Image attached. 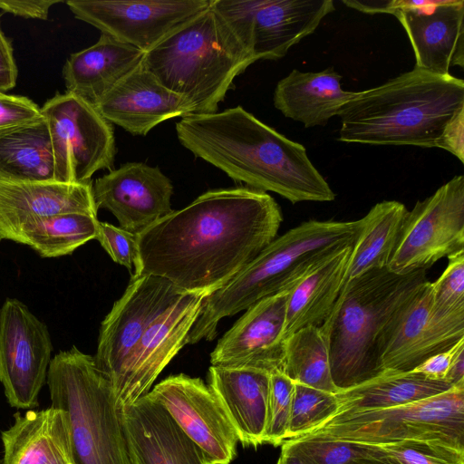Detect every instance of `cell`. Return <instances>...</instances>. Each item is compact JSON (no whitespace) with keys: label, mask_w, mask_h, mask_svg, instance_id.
I'll list each match as a JSON object with an SVG mask.
<instances>
[{"label":"cell","mask_w":464,"mask_h":464,"mask_svg":"<svg viewBox=\"0 0 464 464\" xmlns=\"http://www.w3.org/2000/svg\"><path fill=\"white\" fill-rule=\"evenodd\" d=\"M281 208L268 193L211 189L137 235L134 276L162 277L186 293L224 286L276 237Z\"/></svg>","instance_id":"1"},{"label":"cell","mask_w":464,"mask_h":464,"mask_svg":"<svg viewBox=\"0 0 464 464\" xmlns=\"http://www.w3.org/2000/svg\"><path fill=\"white\" fill-rule=\"evenodd\" d=\"M180 144L237 182L272 191L295 204L328 202L335 193L301 143L289 140L241 106L189 114L176 124Z\"/></svg>","instance_id":"2"},{"label":"cell","mask_w":464,"mask_h":464,"mask_svg":"<svg viewBox=\"0 0 464 464\" xmlns=\"http://www.w3.org/2000/svg\"><path fill=\"white\" fill-rule=\"evenodd\" d=\"M464 110V82L417 67L357 92L339 113L338 140L438 148L449 122Z\"/></svg>","instance_id":"3"},{"label":"cell","mask_w":464,"mask_h":464,"mask_svg":"<svg viewBox=\"0 0 464 464\" xmlns=\"http://www.w3.org/2000/svg\"><path fill=\"white\" fill-rule=\"evenodd\" d=\"M362 225V218L308 220L276 237L228 283L205 297L186 344L214 339L221 319L289 288L324 257L353 245Z\"/></svg>","instance_id":"4"},{"label":"cell","mask_w":464,"mask_h":464,"mask_svg":"<svg viewBox=\"0 0 464 464\" xmlns=\"http://www.w3.org/2000/svg\"><path fill=\"white\" fill-rule=\"evenodd\" d=\"M426 270L396 274L372 269L347 281L320 325L329 346L331 374L339 391L383 372L377 343L396 311L427 281Z\"/></svg>","instance_id":"5"},{"label":"cell","mask_w":464,"mask_h":464,"mask_svg":"<svg viewBox=\"0 0 464 464\" xmlns=\"http://www.w3.org/2000/svg\"><path fill=\"white\" fill-rule=\"evenodd\" d=\"M255 63L210 5L144 54L141 65L186 99L193 114L218 111L237 76Z\"/></svg>","instance_id":"6"},{"label":"cell","mask_w":464,"mask_h":464,"mask_svg":"<svg viewBox=\"0 0 464 464\" xmlns=\"http://www.w3.org/2000/svg\"><path fill=\"white\" fill-rule=\"evenodd\" d=\"M46 382L51 406L68 425L73 464H131L121 410L93 356L75 346L60 352Z\"/></svg>","instance_id":"7"},{"label":"cell","mask_w":464,"mask_h":464,"mask_svg":"<svg viewBox=\"0 0 464 464\" xmlns=\"http://www.w3.org/2000/svg\"><path fill=\"white\" fill-rule=\"evenodd\" d=\"M306 435L372 445L430 440L464 451V382L408 404L335 414Z\"/></svg>","instance_id":"8"},{"label":"cell","mask_w":464,"mask_h":464,"mask_svg":"<svg viewBox=\"0 0 464 464\" xmlns=\"http://www.w3.org/2000/svg\"><path fill=\"white\" fill-rule=\"evenodd\" d=\"M50 133L54 180L90 182L100 169L113 167V126L97 109L69 93L57 94L41 108Z\"/></svg>","instance_id":"9"},{"label":"cell","mask_w":464,"mask_h":464,"mask_svg":"<svg viewBox=\"0 0 464 464\" xmlns=\"http://www.w3.org/2000/svg\"><path fill=\"white\" fill-rule=\"evenodd\" d=\"M256 61L283 58L334 11L332 0H211Z\"/></svg>","instance_id":"10"},{"label":"cell","mask_w":464,"mask_h":464,"mask_svg":"<svg viewBox=\"0 0 464 464\" xmlns=\"http://www.w3.org/2000/svg\"><path fill=\"white\" fill-rule=\"evenodd\" d=\"M464 250V176L458 175L408 210L388 265L396 274L427 270Z\"/></svg>","instance_id":"11"},{"label":"cell","mask_w":464,"mask_h":464,"mask_svg":"<svg viewBox=\"0 0 464 464\" xmlns=\"http://www.w3.org/2000/svg\"><path fill=\"white\" fill-rule=\"evenodd\" d=\"M464 339V311L440 313L433 307L426 281L392 315L378 340L382 371H413L429 357Z\"/></svg>","instance_id":"12"},{"label":"cell","mask_w":464,"mask_h":464,"mask_svg":"<svg viewBox=\"0 0 464 464\" xmlns=\"http://www.w3.org/2000/svg\"><path fill=\"white\" fill-rule=\"evenodd\" d=\"M53 345L46 325L16 299L0 310V382L12 407L38 406Z\"/></svg>","instance_id":"13"},{"label":"cell","mask_w":464,"mask_h":464,"mask_svg":"<svg viewBox=\"0 0 464 464\" xmlns=\"http://www.w3.org/2000/svg\"><path fill=\"white\" fill-rule=\"evenodd\" d=\"M184 294L162 277L131 276L123 295L102 323L93 356L111 385L154 320Z\"/></svg>","instance_id":"14"},{"label":"cell","mask_w":464,"mask_h":464,"mask_svg":"<svg viewBox=\"0 0 464 464\" xmlns=\"http://www.w3.org/2000/svg\"><path fill=\"white\" fill-rule=\"evenodd\" d=\"M211 0H70L74 16L144 53L209 7Z\"/></svg>","instance_id":"15"},{"label":"cell","mask_w":464,"mask_h":464,"mask_svg":"<svg viewBox=\"0 0 464 464\" xmlns=\"http://www.w3.org/2000/svg\"><path fill=\"white\" fill-rule=\"evenodd\" d=\"M205 454L208 464L237 457V435L212 390L200 378L170 375L147 393Z\"/></svg>","instance_id":"16"},{"label":"cell","mask_w":464,"mask_h":464,"mask_svg":"<svg viewBox=\"0 0 464 464\" xmlns=\"http://www.w3.org/2000/svg\"><path fill=\"white\" fill-rule=\"evenodd\" d=\"M208 295L184 294L150 324L111 385L120 410L148 393L159 374L186 345Z\"/></svg>","instance_id":"17"},{"label":"cell","mask_w":464,"mask_h":464,"mask_svg":"<svg viewBox=\"0 0 464 464\" xmlns=\"http://www.w3.org/2000/svg\"><path fill=\"white\" fill-rule=\"evenodd\" d=\"M288 290L265 297L248 307L218 342L210 353L211 365L284 372Z\"/></svg>","instance_id":"18"},{"label":"cell","mask_w":464,"mask_h":464,"mask_svg":"<svg viewBox=\"0 0 464 464\" xmlns=\"http://www.w3.org/2000/svg\"><path fill=\"white\" fill-rule=\"evenodd\" d=\"M173 186L159 167L128 162L97 179L92 196L97 209L109 210L121 227L138 234L169 214Z\"/></svg>","instance_id":"19"},{"label":"cell","mask_w":464,"mask_h":464,"mask_svg":"<svg viewBox=\"0 0 464 464\" xmlns=\"http://www.w3.org/2000/svg\"><path fill=\"white\" fill-rule=\"evenodd\" d=\"M110 123L145 136L169 119L193 114L192 105L142 65L120 81L95 106Z\"/></svg>","instance_id":"20"},{"label":"cell","mask_w":464,"mask_h":464,"mask_svg":"<svg viewBox=\"0 0 464 464\" xmlns=\"http://www.w3.org/2000/svg\"><path fill=\"white\" fill-rule=\"evenodd\" d=\"M121 413L131 464H208L201 449L147 393Z\"/></svg>","instance_id":"21"},{"label":"cell","mask_w":464,"mask_h":464,"mask_svg":"<svg viewBox=\"0 0 464 464\" xmlns=\"http://www.w3.org/2000/svg\"><path fill=\"white\" fill-rule=\"evenodd\" d=\"M414 52V67L440 75L464 67V1H433L424 8L393 14Z\"/></svg>","instance_id":"22"},{"label":"cell","mask_w":464,"mask_h":464,"mask_svg":"<svg viewBox=\"0 0 464 464\" xmlns=\"http://www.w3.org/2000/svg\"><path fill=\"white\" fill-rule=\"evenodd\" d=\"M92 182L20 181L0 178V239L42 218L83 213L97 217Z\"/></svg>","instance_id":"23"},{"label":"cell","mask_w":464,"mask_h":464,"mask_svg":"<svg viewBox=\"0 0 464 464\" xmlns=\"http://www.w3.org/2000/svg\"><path fill=\"white\" fill-rule=\"evenodd\" d=\"M270 373L249 368L210 366L212 390L244 447L264 444Z\"/></svg>","instance_id":"24"},{"label":"cell","mask_w":464,"mask_h":464,"mask_svg":"<svg viewBox=\"0 0 464 464\" xmlns=\"http://www.w3.org/2000/svg\"><path fill=\"white\" fill-rule=\"evenodd\" d=\"M145 53L102 34L92 46L71 54L63 76L67 92L96 106L124 77L142 63Z\"/></svg>","instance_id":"25"},{"label":"cell","mask_w":464,"mask_h":464,"mask_svg":"<svg viewBox=\"0 0 464 464\" xmlns=\"http://www.w3.org/2000/svg\"><path fill=\"white\" fill-rule=\"evenodd\" d=\"M3 430L4 457L0 464H73L69 430L59 409L14 414Z\"/></svg>","instance_id":"26"},{"label":"cell","mask_w":464,"mask_h":464,"mask_svg":"<svg viewBox=\"0 0 464 464\" xmlns=\"http://www.w3.org/2000/svg\"><path fill=\"white\" fill-rule=\"evenodd\" d=\"M356 94L343 89L333 67L314 72L295 69L277 82L273 101L284 116L311 128L326 125Z\"/></svg>","instance_id":"27"},{"label":"cell","mask_w":464,"mask_h":464,"mask_svg":"<svg viewBox=\"0 0 464 464\" xmlns=\"http://www.w3.org/2000/svg\"><path fill=\"white\" fill-rule=\"evenodd\" d=\"M353 245L330 254L301 276L289 287L285 338L309 325L326 320L343 285Z\"/></svg>","instance_id":"28"},{"label":"cell","mask_w":464,"mask_h":464,"mask_svg":"<svg viewBox=\"0 0 464 464\" xmlns=\"http://www.w3.org/2000/svg\"><path fill=\"white\" fill-rule=\"evenodd\" d=\"M452 387L445 381L432 380L415 371H384L370 381L337 392L339 408L336 414L408 404L440 394Z\"/></svg>","instance_id":"29"},{"label":"cell","mask_w":464,"mask_h":464,"mask_svg":"<svg viewBox=\"0 0 464 464\" xmlns=\"http://www.w3.org/2000/svg\"><path fill=\"white\" fill-rule=\"evenodd\" d=\"M53 169L50 133L44 117L0 131V178L52 181L54 180Z\"/></svg>","instance_id":"30"},{"label":"cell","mask_w":464,"mask_h":464,"mask_svg":"<svg viewBox=\"0 0 464 464\" xmlns=\"http://www.w3.org/2000/svg\"><path fill=\"white\" fill-rule=\"evenodd\" d=\"M408 209L396 200L375 204L363 217L352 246L343 285L367 271L387 267Z\"/></svg>","instance_id":"31"},{"label":"cell","mask_w":464,"mask_h":464,"mask_svg":"<svg viewBox=\"0 0 464 464\" xmlns=\"http://www.w3.org/2000/svg\"><path fill=\"white\" fill-rule=\"evenodd\" d=\"M98 223L97 217L88 214H60L24 224L9 239L31 246L42 256L57 257L95 238Z\"/></svg>","instance_id":"32"},{"label":"cell","mask_w":464,"mask_h":464,"mask_svg":"<svg viewBox=\"0 0 464 464\" xmlns=\"http://www.w3.org/2000/svg\"><path fill=\"white\" fill-rule=\"evenodd\" d=\"M284 373L295 382L336 394L328 342L320 326L309 325L285 339Z\"/></svg>","instance_id":"33"},{"label":"cell","mask_w":464,"mask_h":464,"mask_svg":"<svg viewBox=\"0 0 464 464\" xmlns=\"http://www.w3.org/2000/svg\"><path fill=\"white\" fill-rule=\"evenodd\" d=\"M281 447L282 451L297 457L303 464H348L361 457L383 453L377 445L313 435L285 440Z\"/></svg>","instance_id":"34"},{"label":"cell","mask_w":464,"mask_h":464,"mask_svg":"<svg viewBox=\"0 0 464 464\" xmlns=\"http://www.w3.org/2000/svg\"><path fill=\"white\" fill-rule=\"evenodd\" d=\"M334 393L295 382L287 440L308 434L337 413Z\"/></svg>","instance_id":"35"},{"label":"cell","mask_w":464,"mask_h":464,"mask_svg":"<svg viewBox=\"0 0 464 464\" xmlns=\"http://www.w3.org/2000/svg\"><path fill=\"white\" fill-rule=\"evenodd\" d=\"M295 382L282 372L270 373L264 444L278 447L287 440Z\"/></svg>","instance_id":"36"},{"label":"cell","mask_w":464,"mask_h":464,"mask_svg":"<svg viewBox=\"0 0 464 464\" xmlns=\"http://www.w3.org/2000/svg\"><path fill=\"white\" fill-rule=\"evenodd\" d=\"M377 446L400 464H464V451L437 441L408 440Z\"/></svg>","instance_id":"37"},{"label":"cell","mask_w":464,"mask_h":464,"mask_svg":"<svg viewBox=\"0 0 464 464\" xmlns=\"http://www.w3.org/2000/svg\"><path fill=\"white\" fill-rule=\"evenodd\" d=\"M447 258L445 270L431 283L433 307L440 313L464 311V250Z\"/></svg>","instance_id":"38"},{"label":"cell","mask_w":464,"mask_h":464,"mask_svg":"<svg viewBox=\"0 0 464 464\" xmlns=\"http://www.w3.org/2000/svg\"><path fill=\"white\" fill-rule=\"evenodd\" d=\"M97 239L111 259L131 270L137 257V235L107 222L98 223Z\"/></svg>","instance_id":"39"},{"label":"cell","mask_w":464,"mask_h":464,"mask_svg":"<svg viewBox=\"0 0 464 464\" xmlns=\"http://www.w3.org/2000/svg\"><path fill=\"white\" fill-rule=\"evenodd\" d=\"M42 119L41 108L30 99L0 93V131Z\"/></svg>","instance_id":"40"},{"label":"cell","mask_w":464,"mask_h":464,"mask_svg":"<svg viewBox=\"0 0 464 464\" xmlns=\"http://www.w3.org/2000/svg\"><path fill=\"white\" fill-rule=\"evenodd\" d=\"M61 2L59 0H0V9L24 18L45 20L48 17L51 6Z\"/></svg>","instance_id":"41"},{"label":"cell","mask_w":464,"mask_h":464,"mask_svg":"<svg viewBox=\"0 0 464 464\" xmlns=\"http://www.w3.org/2000/svg\"><path fill=\"white\" fill-rule=\"evenodd\" d=\"M438 148L450 152L464 162V110L458 112L449 122Z\"/></svg>","instance_id":"42"},{"label":"cell","mask_w":464,"mask_h":464,"mask_svg":"<svg viewBox=\"0 0 464 464\" xmlns=\"http://www.w3.org/2000/svg\"><path fill=\"white\" fill-rule=\"evenodd\" d=\"M17 67L13 48L0 27V93H5L15 86Z\"/></svg>","instance_id":"43"},{"label":"cell","mask_w":464,"mask_h":464,"mask_svg":"<svg viewBox=\"0 0 464 464\" xmlns=\"http://www.w3.org/2000/svg\"><path fill=\"white\" fill-rule=\"evenodd\" d=\"M456 344L447 351L436 353L429 357L413 371L418 372L432 380L444 381V377L449 369Z\"/></svg>","instance_id":"44"},{"label":"cell","mask_w":464,"mask_h":464,"mask_svg":"<svg viewBox=\"0 0 464 464\" xmlns=\"http://www.w3.org/2000/svg\"><path fill=\"white\" fill-rule=\"evenodd\" d=\"M444 381L452 386L464 382V339L455 346Z\"/></svg>","instance_id":"45"},{"label":"cell","mask_w":464,"mask_h":464,"mask_svg":"<svg viewBox=\"0 0 464 464\" xmlns=\"http://www.w3.org/2000/svg\"><path fill=\"white\" fill-rule=\"evenodd\" d=\"M348 464H400L397 460L382 453L375 456L361 457L350 461Z\"/></svg>","instance_id":"46"},{"label":"cell","mask_w":464,"mask_h":464,"mask_svg":"<svg viewBox=\"0 0 464 464\" xmlns=\"http://www.w3.org/2000/svg\"><path fill=\"white\" fill-rule=\"evenodd\" d=\"M276 464H303V463L300 461V459L297 457L281 450V453L276 461Z\"/></svg>","instance_id":"47"}]
</instances>
